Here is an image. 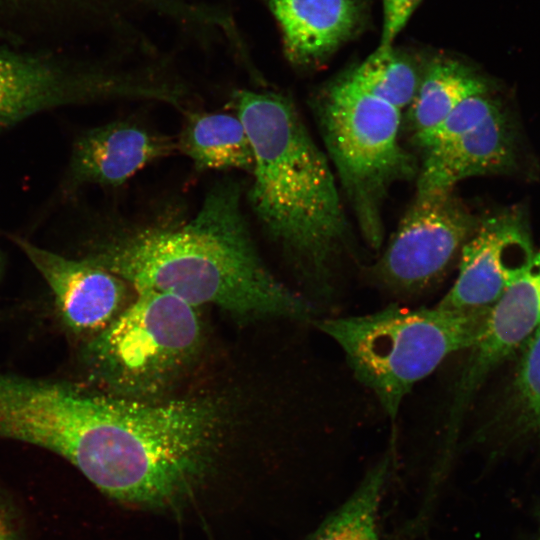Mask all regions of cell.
Listing matches in <instances>:
<instances>
[{
    "mask_svg": "<svg viewBox=\"0 0 540 540\" xmlns=\"http://www.w3.org/2000/svg\"><path fill=\"white\" fill-rule=\"evenodd\" d=\"M242 194L237 181L221 180L190 219L118 231L86 258L134 291L170 294L196 308L214 305L240 318L308 319L310 303L260 258Z\"/></svg>",
    "mask_w": 540,
    "mask_h": 540,
    "instance_id": "1",
    "label": "cell"
},
{
    "mask_svg": "<svg viewBox=\"0 0 540 540\" xmlns=\"http://www.w3.org/2000/svg\"><path fill=\"white\" fill-rule=\"evenodd\" d=\"M234 100L254 153L249 206L313 294L326 301L351 244L327 160L287 96L244 89Z\"/></svg>",
    "mask_w": 540,
    "mask_h": 540,
    "instance_id": "2",
    "label": "cell"
},
{
    "mask_svg": "<svg viewBox=\"0 0 540 540\" xmlns=\"http://www.w3.org/2000/svg\"><path fill=\"white\" fill-rule=\"evenodd\" d=\"M489 308L391 304L368 314L316 320L315 325L338 344L355 377L395 420L418 382L478 340Z\"/></svg>",
    "mask_w": 540,
    "mask_h": 540,
    "instance_id": "3",
    "label": "cell"
},
{
    "mask_svg": "<svg viewBox=\"0 0 540 540\" xmlns=\"http://www.w3.org/2000/svg\"><path fill=\"white\" fill-rule=\"evenodd\" d=\"M136 297L81 349L89 382L112 396L163 400L198 356L203 326L197 308L166 293Z\"/></svg>",
    "mask_w": 540,
    "mask_h": 540,
    "instance_id": "4",
    "label": "cell"
},
{
    "mask_svg": "<svg viewBox=\"0 0 540 540\" xmlns=\"http://www.w3.org/2000/svg\"><path fill=\"white\" fill-rule=\"evenodd\" d=\"M316 110L362 235L377 250L383 240L384 196L415 171L399 142L400 110L363 88L349 70L322 91Z\"/></svg>",
    "mask_w": 540,
    "mask_h": 540,
    "instance_id": "5",
    "label": "cell"
},
{
    "mask_svg": "<svg viewBox=\"0 0 540 540\" xmlns=\"http://www.w3.org/2000/svg\"><path fill=\"white\" fill-rule=\"evenodd\" d=\"M167 86L153 70L71 68L0 48V130L60 106L105 100L164 102Z\"/></svg>",
    "mask_w": 540,
    "mask_h": 540,
    "instance_id": "6",
    "label": "cell"
},
{
    "mask_svg": "<svg viewBox=\"0 0 540 540\" xmlns=\"http://www.w3.org/2000/svg\"><path fill=\"white\" fill-rule=\"evenodd\" d=\"M480 221L453 192L415 196L373 267L376 282L401 296L432 288L448 272Z\"/></svg>",
    "mask_w": 540,
    "mask_h": 540,
    "instance_id": "7",
    "label": "cell"
},
{
    "mask_svg": "<svg viewBox=\"0 0 540 540\" xmlns=\"http://www.w3.org/2000/svg\"><path fill=\"white\" fill-rule=\"evenodd\" d=\"M540 327V248L521 274L490 306L482 334L450 390L444 411L443 436L459 438L467 411L490 374L518 352Z\"/></svg>",
    "mask_w": 540,
    "mask_h": 540,
    "instance_id": "8",
    "label": "cell"
},
{
    "mask_svg": "<svg viewBox=\"0 0 540 540\" xmlns=\"http://www.w3.org/2000/svg\"><path fill=\"white\" fill-rule=\"evenodd\" d=\"M535 252L524 207L511 206L481 220L460 252L456 280L437 305L490 307L521 276Z\"/></svg>",
    "mask_w": 540,
    "mask_h": 540,
    "instance_id": "9",
    "label": "cell"
},
{
    "mask_svg": "<svg viewBox=\"0 0 540 540\" xmlns=\"http://www.w3.org/2000/svg\"><path fill=\"white\" fill-rule=\"evenodd\" d=\"M52 291L57 312L73 333L95 335L127 305L130 287L88 258L72 259L14 237Z\"/></svg>",
    "mask_w": 540,
    "mask_h": 540,
    "instance_id": "10",
    "label": "cell"
},
{
    "mask_svg": "<svg viewBox=\"0 0 540 540\" xmlns=\"http://www.w3.org/2000/svg\"><path fill=\"white\" fill-rule=\"evenodd\" d=\"M177 151L171 137L130 119H119L82 133L68 169L73 188L86 184L118 187L137 172Z\"/></svg>",
    "mask_w": 540,
    "mask_h": 540,
    "instance_id": "11",
    "label": "cell"
},
{
    "mask_svg": "<svg viewBox=\"0 0 540 540\" xmlns=\"http://www.w3.org/2000/svg\"><path fill=\"white\" fill-rule=\"evenodd\" d=\"M516 159V131L502 108L462 136L425 150L415 196L453 192L468 177L511 171Z\"/></svg>",
    "mask_w": 540,
    "mask_h": 540,
    "instance_id": "12",
    "label": "cell"
},
{
    "mask_svg": "<svg viewBox=\"0 0 540 540\" xmlns=\"http://www.w3.org/2000/svg\"><path fill=\"white\" fill-rule=\"evenodd\" d=\"M281 30L284 53L298 66L326 60L365 28L366 0H266Z\"/></svg>",
    "mask_w": 540,
    "mask_h": 540,
    "instance_id": "13",
    "label": "cell"
},
{
    "mask_svg": "<svg viewBox=\"0 0 540 540\" xmlns=\"http://www.w3.org/2000/svg\"><path fill=\"white\" fill-rule=\"evenodd\" d=\"M177 137V151L198 171L242 170L251 174L253 148L239 116L188 110Z\"/></svg>",
    "mask_w": 540,
    "mask_h": 540,
    "instance_id": "14",
    "label": "cell"
},
{
    "mask_svg": "<svg viewBox=\"0 0 540 540\" xmlns=\"http://www.w3.org/2000/svg\"><path fill=\"white\" fill-rule=\"evenodd\" d=\"M488 89L487 79L471 66L454 58L435 57L410 105L416 142L421 146L457 105Z\"/></svg>",
    "mask_w": 540,
    "mask_h": 540,
    "instance_id": "15",
    "label": "cell"
},
{
    "mask_svg": "<svg viewBox=\"0 0 540 540\" xmlns=\"http://www.w3.org/2000/svg\"><path fill=\"white\" fill-rule=\"evenodd\" d=\"M394 456L391 445L352 494L305 540H379L378 510Z\"/></svg>",
    "mask_w": 540,
    "mask_h": 540,
    "instance_id": "16",
    "label": "cell"
},
{
    "mask_svg": "<svg viewBox=\"0 0 540 540\" xmlns=\"http://www.w3.org/2000/svg\"><path fill=\"white\" fill-rule=\"evenodd\" d=\"M349 72L363 88L400 111L411 105L420 82L414 62L394 47L375 50Z\"/></svg>",
    "mask_w": 540,
    "mask_h": 540,
    "instance_id": "17",
    "label": "cell"
},
{
    "mask_svg": "<svg viewBox=\"0 0 540 540\" xmlns=\"http://www.w3.org/2000/svg\"><path fill=\"white\" fill-rule=\"evenodd\" d=\"M509 413L519 432L540 434V327L518 351Z\"/></svg>",
    "mask_w": 540,
    "mask_h": 540,
    "instance_id": "18",
    "label": "cell"
},
{
    "mask_svg": "<svg viewBox=\"0 0 540 540\" xmlns=\"http://www.w3.org/2000/svg\"><path fill=\"white\" fill-rule=\"evenodd\" d=\"M502 109L487 93L463 100L421 145L424 150L450 142L476 128Z\"/></svg>",
    "mask_w": 540,
    "mask_h": 540,
    "instance_id": "19",
    "label": "cell"
},
{
    "mask_svg": "<svg viewBox=\"0 0 540 540\" xmlns=\"http://www.w3.org/2000/svg\"><path fill=\"white\" fill-rule=\"evenodd\" d=\"M422 0H382V31L377 51L393 47L397 35L404 29Z\"/></svg>",
    "mask_w": 540,
    "mask_h": 540,
    "instance_id": "20",
    "label": "cell"
},
{
    "mask_svg": "<svg viewBox=\"0 0 540 540\" xmlns=\"http://www.w3.org/2000/svg\"><path fill=\"white\" fill-rule=\"evenodd\" d=\"M35 1L49 0H0V4H20ZM90 1V0H88ZM95 1H112L120 4L128 5L129 8H142L150 11L158 12L172 19L177 18L184 9L183 0H95Z\"/></svg>",
    "mask_w": 540,
    "mask_h": 540,
    "instance_id": "21",
    "label": "cell"
},
{
    "mask_svg": "<svg viewBox=\"0 0 540 540\" xmlns=\"http://www.w3.org/2000/svg\"><path fill=\"white\" fill-rule=\"evenodd\" d=\"M0 540H19L11 515L0 502Z\"/></svg>",
    "mask_w": 540,
    "mask_h": 540,
    "instance_id": "22",
    "label": "cell"
},
{
    "mask_svg": "<svg viewBox=\"0 0 540 540\" xmlns=\"http://www.w3.org/2000/svg\"><path fill=\"white\" fill-rule=\"evenodd\" d=\"M0 269H1V258H0Z\"/></svg>",
    "mask_w": 540,
    "mask_h": 540,
    "instance_id": "23",
    "label": "cell"
},
{
    "mask_svg": "<svg viewBox=\"0 0 540 540\" xmlns=\"http://www.w3.org/2000/svg\"><path fill=\"white\" fill-rule=\"evenodd\" d=\"M539 540H540V535H539Z\"/></svg>",
    "mask_w": 540,
    "mask_h": 540,
    "instance_id": "24",
    "label": "cell"
}]
</instances>
